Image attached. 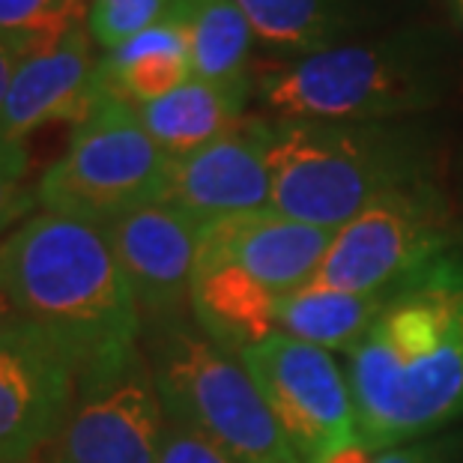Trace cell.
<instances>
[{
  "label": "cell",
  "instance_id": "5",
  "mask_svg": "<svg viewBox=\"0 0 463 463\" xmlns=\"http://www.w3.org/2000/svg\"><path fill=\"white\" fill-rule=\"evenodd\" d=\"M150 344L144 356L167 421L201 433L240 463H302L240 356L185 323L156 329Z\"/></svg>",
  "mask_w": 463,
  "mask_h": 463
},
{
  "label": "cell",
  "instance_id": "22",
  "mask_svg": "<svg viewBox=\"0 0 463 463\" xmlns=\"http://www.w3.org/2000/svg\"><path fill=\"white\" fill-rule=\"evenodd\" d=\"M171 0H87V33L99 52H114L159 24Z\"/></svg>",
  "mask_w": 463,
  "mask_h": 463
},
{
  "label": "cell",
  "instance_id": "4",
  "mask_svg": "<svg viewBox=\"0 0 463 463\" xmlns=\"http://www.w3.org/2000/svg\"><path fill=\"white\" fill-rule=\"evenodd\" d=\"M433 153L410 120L335 123L272 117V201L281 215L338 231L386 192L433 180Z\"/></svg>",
  "mask_w": 463,
  "mask_h": 463
},
{
  "label": "cell",
  "instance_id": "14",
  "mask_svg": "<svg viewBox=\"0 0 463 463\" xmlns=\"http://www.w3.org/2000/svg\"><path fill=\"white\" fill-rule=\"evenodd\" d=\"M93 48L84 24L24 54L0 102V135L27 141L48 123H81L105 93L96 75L99 54H93Z\"/></svg>",
  "mask_w": 463,
  "mask_h": 463
},
{
  "label": "cell",
  "instance_id": "19",
  "mask_svg": "<svg viewBox=\"0 0 463 463\" xmlns=\"http://www.w3.org/2000/svg\"><path fill=\"white\" fill-rule=\"evenodd\" d=\"M392 288L377 293H347L311 281L279 299L275 326L323 350L353 353L386 311Z\"/></svg>",
  "mask_w": 463,
  "mask_h": 463
},
{
  "label": "cell",
  "instance_id": "1",
  "mask_svg": "<svg viewBox=\"0 0 463 463\" xmlns=\"http://www.w3.org/2000/svg\"><path fill=\"white\" fill-rule=\"evenodd\" d=\"M359 437L373 451L428 437L463 416V258L421 266L350 353Z\"/></svg>",
  "mask_w": 463,
  "mask_h": 463
},
{
  "label": "cell",
  "instance_id": "10",
  "mask_svg": "<svg viewBox=\"0 0 463 463\" xmlns=\"http://www.w3.org/2000/svg\"><path fill=\"white\" fill-rule=\"evenodd\" d=\"M78 392V364L52 335L18 320L0 332V463H39Z\"/></svg>",
  "mask_w": 463,
  "mask_h": 463
},
{
  "label": "cell",
  "instance_id": "26",
  "mask_svg": "<svg viewBox=\"0 0 463 463\" xmlns=\"http://www.w3.org/2000/svg\"><path fill=\"white\" fill-rule=\"evenodd\" d=\"M377 463H437L425 446H398L377 451Z\"/></svg>",
  "mask_w": 463,
  "mask_h": 463
},
{
  "label": "cell",
  "instance_id": "2",
  "mask_svg": "<svg viewBox=\"0 0 463 463\" xmlns=\"http://www.w3.org/2000/svg\"><path fill=\"white\" fill-rule=\"evenodd\" d=\"M0 290L75 359L78 377L141 350V311L102 224L39 210L0 240Z\"/></svg>",
  "mask_w": 463,
  "mask_h": 463
},
{
  "label": "cell",
  "instance_id": "29",
  "mask_svg": "<svg viewBox=\"0 0 463 463\" xmlns=\"http://www.w3.org/2000/svg\"><path fill=\"white\" fill-rule=\"evenodd\" d=\"M449 13H451V18H455L458 31L463 33V0H449Z\"/></svg>",
  "mask_w": 463,
  "mask_h": 463
},
{
  "label": "cell",
  "instance_id": "9",
  "mask_svg": "<svg viewBox=\"0 0 463 463\" xmlns=\"http://www.w3.org/2000/svg\"><path fill=\"white\" fill-rule=\"evenodd\" d=\"M165 410L144 350L78 377L72 410L39 463H159Z\"/></svg>",
  "mask_w": 463,
  "mask_h": 463
},
{
  "label": "cell",
  "instance_id": "13",
  "mask_svg": "<svg viewBox=\"0 0 463 463\" xmlns=\"http://www.w3.org/2000/svg\"><path fill=\"white\" fill-rule=\"evenodd\" d=\"M332 233L266 206L203 224L194 263L236 266L281 299L317 279Z\"/></svg>",
  "mask_w": 463,
  "mask_h": 463
},
{
  "label": "cell",
  "instance_id": "23",
  "mask_svg": "<svg viewBox=\"0 0 463 463\" xmlns=\"http://www.w3.org/2000/svg\"><path fill=\"white\" fill-rule=\"evenodd\" d=\"M39 210L36 183L31 185L27 141L0 135V240Z\"/></svg>",
  "mask_w": 463,
  "mask_h": 463
},
{
  "label": "cell",
  "instance_id": "11",
  "mask_svg": "<svg viewBox=\"0 0 463 463\" xmlns=\"http://www.w3.org/2000/svg\"><path fill=\"white\" fill-rule=\"evenodd\" d=\"M141 311L144 332L183 323L192 297L203 224L180 206L156 201L102 224Z\"/></svg>",
  "mask_w": 463,
  "mask_h": 463
},
{
  "label": "cell",
  "instance_id": "24",
  "mask_svg": "<svg viewBox=\"0 0 463 463\" xmlns=\"http://www.w3.org/2000/svg\"><path fill=\"white\" fill-rule=\"evenodd\" d=\"M159 463H240L215 442L203 439L201 433L165 419L159 439Z\"/></svg>",
  "mask_w": 463,
  "mask_h": 463
},
{
  "label": "cell",
  "instance_id": "18",
  "mask_svg": "<svg viewBox=\"0 0 463 463\" xmlns=\"http://www.w3.org/2000/svg\"><path fill=\"white\" fill-rule=\"evenodd\" d=\"M96 75L105 93L135 108L176 90L192 78L189 43L180 22L167 13L150 31L137 33L114 52L99 54Z\"/></svg>",
  "mask_w": 463,
  "mask_h": 463
},
{
  "label": "cell",
  "instance_id": "17",
  "mask_svg": "<svg viewBox=\"0 0 463 463\" xmlns=\"http://www.w3.org/2000/svg\"><path fill=\"white\" fill-rule=\"evenodd\" d=\"M258 43L293 61L350 43L368 22V0H236Z\"/></svg>",
  "mask_w": 463,
  "mask_h": 463
},
{
  "label": "cell",
  "instance_id": "28",
  "mask_svg": "<svg viewBox=\"0 0 463 463\" xmlns=\"http://www.w3.org/2000/svg\"><path fill=\"white\" fill-rule=\"evenodd\" d=\"M18 320H22V314H18V308L13 305V299H9L4 290H0V332L9 329V326H13V323H18Z\"/></svg>",
  "mask_w": 463,
  "mask_h": 463
},
{
  "label": "cell",
  "instance_id": "8",
  "mask_svg": "<svg viewBox=\"0 0 463 463\" xmlns=\"http://www.w3.org/2000/svg\"><path fill=\"white\" fill-rule=\"evenodd\" d=\"M240 362L302 463H317L362 439L350 377H344L329 350L275 329L249 344Z\"/></svg>",
  "mask_w": 463,
  "mask_h": 463
},
{
  "label": "cell",
  "instance_id": "21",
  "mask_svg": "<svg viewBox=\"0 0 463 463\" xmlns=\"http://www.w3.org/2000/svg\"><path fill=\"white\" fill-rule=\"evenodd\" d=\"M87 22V0H0V43L31 54Z\"/></svg>",
  "mask_w": 463,
  "mask_h": 463
},
{
  "label": "cell",
  "instance_id": "12",
  "mask_svg": "<svg viewBox=\"0 0 463 463\" xmlns=\"http://www.w3.org/2000/svg\"><path fill=\"white\" fill-rule=\"evenodd\" d=\"M269 141L272 117L245 114L222 137L171 159L165 201L201 224L266 210L272 201Z\"/></svg>",
  "mask_w": 463,
  "mask_h": 463
},
{
  "label": "cell",
  "instance_id": "16",
  "mask_svg": "<svg viewBox=\"0 0 463 463\" xmlns=\"http://www.w3.org/2000/svg\"><path fill=\"white\" fill-rule=\"evenodd\" d=\"M189 308L206 338L233 356L279 329V297L228 263H194Z\"/></svg>",
  "mask_w": 463,
  "mask_h": 463
},
{
  "label": "cell",
  "instance_id": "25",
  "mask_svg": "<svg viewBox=\"0 0 463 463\" xmlns=\"http://www.w3.org/2000/svg\"><path fill=\"white\" fill-rule=\"evenodd\" d=\"M317 463H377V451H373L364 439H353L347 446L335 449L332 455H326Z\"/></svg>",
  "mask_w": 463,
  "mask_h": 463
},
{
  "label": "cell",
  "instance_id": "15",
  "mask_svg": "<svg viewBox=\"0 0 463 463\" xmlns=\"http://www.w3.org/2000/svg\"><path fill=\"white\" fill-rule=\"evenodd\" d=\"M254 99L251 75L242 81H203L189 78L176 90L165 93L162 99L137 105V120L162 150L176 156L194 153L249 114V102Z\"/></svg>",
  "mask_w": 463,
  "mask_h": 463
},
{
  "label": "cell",
  "instance_id": "7",
  "mask_svg": "<svg viewBox=\"0 0 463 463\" xmlns=\"http://www.w3.org/2000/svg\"><path fill=\"white\" fill-rule=\"evenodd\" d=\"M458 233L437 180L386 192L332 233L317 284L377 293L451 251Z\"/></svg>",
  "mask_w": 463,
  "mask_h": 463
},
{
  "label": "cell",
  "instance_id": "6",
  "mask_svg": "<svg viewBox=\"0 0 463 463\" xmlns=\"http://www.w3.org/2000/svg\"><path fill=\"white\" fill-rule=\"evenodd\" d=\"M167 171L171 156L146 135L135 105L102 93L93 111L72 126L66 150L39 174V210L108 224L165 201Z\"/></svg>",
  "mask_w": 463,
  "mask_h": 463
},
{
  "label": "cell",
  "instance_id": "20",
  "mask_svg": "<svg viewBox=\"0 0 463 463\" xmlns=\"http://www.w3.org/2000/svg\"><path fill=\"white\" fill-rule=\"evenodd\" d=\"M167 13L185 33L194 78L242 81L251 75L258 36L236 0H171Z\"/></svg>",
  "mask_w": 463,
  "mask_h": 463
},
{
  "label": "cell",
  "instance_id": "3",
  "mask_svg": "<svg viewBox=\"0 0 463 463\" xmlns=\"http://www.w3.org/2000/svg\"><path fill=\"white\" fill-rule=\"evenodd\" d=\"M254 99L272 117L335 123L412 120L446 99L451 43L437 27L350 39L326 52L251 72Z\"/></svg>",
  "mask_w": 463,
  "mask_h": 463
},
{
  "label": "cell",
  "instance_id": "27",
  "mask_svg": "<svg viewBox=\"0 0 463 463\" xmlns=\"http://www.w3.org/2000/svg\"><path fill=\"white\" fill-rule=\"evenodd\" d=\"M18 61H22V54L0 43V102H4V96L9 90V81H13V72H15Z\"/></svg>",
  "mask_w": 463,
  "mask_h": 463
}]
</instances>
